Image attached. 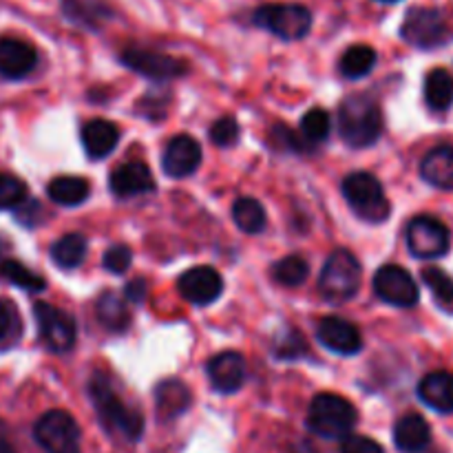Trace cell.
Segmentation results:
<instances>
[{
    "label": "cell",
    "instance_id": "obj_1",
    "mask_svg": "<svg viewBox=\"0 0 453 453\" xmlns=\"http://www.w3.org/2000/svg\"><path fill=\"white\" fill-rule=\"evenodd\" d=\"M88 396L93 407L100 416L102 425L109 432L119 434L128 442H137L144 434V416L135 407L128 405L122 396L113 389L111 380L104 374H93L88 380Z\"/></svg>",
    "mask_w": 453,
    "mask_h": 453
},
{
    "label": "cell",
    "instance_id": "obj_2",
    "mask_svg": "<svg viewBox=\"0 0 453 453\" xmlns=\"http://www.w3.org/2000/svg\"><path fill=\"white\" fill-rule=\"evenodd\" d=\"M336 128L343 142L352 149H367L376 144L383 133V111L374 97L365 93L348 96L336 113Z\"/></svg>",
    "mask_w": 453,
    "mask_h": 453
},
{
    "label": "cell",
    "instance_id": "obj_3",
    "mask_svg": "<svg viewBox=\"0 0 453 453\" xmlns=\"http://www.w3.org/2000/svg\"><path fill=\"white\" fill-rule=\"evenodd\" d=\"M343 197L358 219L367 224H383L392 215V203L385 195L379 177L367 171L349 173L343 180Z\"/></svg>",
    "mask_w": 453,
    "mask_h": 453
},
{
    "label": "cell",
    "instance_id": "obj_4",
    "mask_svg": "<svg viewBox=\"0 0 453 453\" xmlns=\"http://www.w3.org/2000/svg\"><path fill=\"white\" fill-rule=\"evenodd\" d=\"M358 411L348 398L339 394H319L312 398L308 410V427L317 436L327 441H339L352 434L357 427Z\"/></svg>",
    "mask_w": 453,
    "mask_h": 453
},
{
    "label": "cell",
    "instance_id": "obj_5",
    "mask_svg": "<svg viewBox=\"0 0 453 453\" xmlns=\"http://www.w3.org/2000/svg\"><path fill=\"white\" fill-rule=\"evenodd\" d=\"M401 35L407 44L423 51H434L453 40V25L442 9L411 7L401 25Z\"/></svg>",
    "mask_w": 453,
    "mask_h": 453
},
{
    "label": "cell",
    "instance_id": "obj_6",
    "mask_svg": "<svg viewBox=\"0 0 453 453\" xmlns=\"http://www.w3.org/2000/svg\"><path fill=\"white\" fill-rule=\"evenodd\" d=\"M312 12L301 3H268L252 13V22L259 29L288 42L305 38L312 29Z\"/></svg>",
    "mask_w": 453,
    "mask_h": 453
},
{
    "label": "cell",
    "instance_id": "obj_7",
    "mask_svg": "<svg viewBox=\"0 0 453 453\" xmlns=\"http://www.w3.org/2000/svg\"><path fill=\"white\" fill-rule=\"evenodd\" d=\"M361 279L363 270L357 257L349 250L339 248L327 257L326 265H323L321 277H319V290L327 301L341 303V301H349L357 296Z\"/></svg>",
    "mask_w": 453,
    "mask_h": 453
},
{
    "label": "cell",
    "instance_id": "obj_8",
    "mask_svg": "<svg viewBox=\"0 0 453 453\" xmlns=\"http://www.w3.org/2000/svg\"><path fill=\"white\" fill-rule=\"evenodd\" d=\"M34 438L44 453H80L82 434L73 416L62 410H51L38 418Z\"/></svg>",
    "mask_w": 453,
    "mask_h": 453
},
{
    "label": "cell",
    "instance_id": "obj_9",
    "mask_svg": "<svg viewBox=\"0 0 453 453\" xmlns=\"http://www.w3.org/2000/svg\"><path fill=\"white\" fill-rule=\"evenodd\" d=\"M407 248L416 259H441L449 252L451 233L441 219L432 215H418L407 224Z\"/></svg>",
    "mask_w": 453,
    "mask_h": 453
},
{
    "label": "cell",
    "instance_id": "obj_10",
    "mask_svg": "<svg viewBox=\"0 0 453 453\" xmlns=\"http://www.w3.org/2000/svg\"><path fill=\"white\" fill-rule=\"evenodd\" d=\"M119 58L128 69L153 80V82H168V80H177L188 73V65L184 60L157 51V49L131 44V47L124 49Z\"/></svg>",
    "mask_w": 453,
    "mask_h": 453
},
{
    "label": "cell",
    "instance_id": "obj_11",
    "mask_svg": "<svg viewBox=\"0 0 453 453\" xmlns=\"http://www.w3.org/2000/svg\"><path fill=\"white\" fill-rule=\"evenodd\" d=\"M34 317L40 341H42L49 352L62 354L73 348L78 327H75L73 317L69 312L51 303H44V301H38L34 305Z\"/></svg>",
    "mask_w": 453,
    "mask_h": 453
},
{
    "label": "cell",
    "instance_id": "obj_12",
    "mask_svg": "<svg viewBox=\"0 0 453 453\" xmlns=\"http://www.w3.org/2000/svg\"><path fill=\"white\" fill-rule=\"evenodd\" d=\"M374 292L380 301L394 308H414L420 292L411 274L396 264H388L374 274Z\"/></svg>",
    "mask_w": 453,
    "mask_h": 453
},
{
    "label": "cell",
    "instance_id": "obj_13",
    "mask_svg": "<svg viewBox=\"0 0 453 453\" xmlns=\"http://www.w3.org/2000/svg\"><path fill=\"white\" fill-rule=\"evenodd\" d=\"M177 292L193 305H211L224 292V279L211 265H197L177 279Z\"/></svg>",
    "mask_w": 453,
    "mask_h": 453
},
{
    "label": "cell",
    "instance_id": "obj_14",
    "mask_svg": "<svg viewBox=\"0 0 453 453\" xmlns=\"http://www.w3.org/2000/svg\"><path fill=\"white\" fill-rule=\"evenodd\" d=\"M206 374L212 389L219 394H234L246 383V358L239 352H221L215 354L206 363Z\"/></svg>",
    "mask_w": 453,
    "mask_h": 453
},
{
    "label": "cell",
    "instance_id": "obj_15",
    "mask_svg": "<svg viewBox=\"0 0 453 453\" xmlns=\"http://www.w3.org/2000/svg\"><path fill=\"white\" fill-rule=\"evenodd\" d=\"M199 164H202V146L195 137L181 133L168 142L162 157V168L168 177H175V180L190 177L197 171Z\"/></svg>",
    "mask_w": 453,
    "mask_h": 453
},
{
    "label": "cell",
    "instance_id": "obj_16",
    "mask_svg": "<svg viewBox=\"0 0 453 453\" xmlns=\"http://www.w3.org/2000/svg\"><path fill=\"white\" fill-rule=\"evenodd\" d=\"M317 339L321 341L323 348L334 354L352 357L363 348V336L354 323L345 321L341 317H326L317 326Z\"/></svg>",
    "mask_w": 453,
    "mask_h": 453
},
{
    "label": "cell",
    "instance_id": "obj_17",
    "mask_svg": "<svg viewBox=\"0 0 453 453\" xmlns=\"http://www.w3.org/2000/svg\"><path fill=\"white\" fill-rule=\"evenodd\" d=\"M38 65V51L20 38H0V75L22 80Z\"/></svg>",
    "mask_w": 453,
    "mask_h": 453
},
{
    "label": "cell",
    "instance_id": "obj_18",
    "mask_svg": "<svg viewBox=\"0 0 453 453\" xmlns=\"http://www.w3.org/2000/svg\"><path fill=\"white\" fill-rule=\"evenodd\" d=\"M111 190L115 197H137V195L153 193L155 180L150 168L144 162H127L111 173Z\"/></svg>",
    "mask_w": 453,
    "mask_h": 453
},
{
    "label": "cell",
    "instance_id": "obj_19",
    "mask_svg": "<svg viewBox=\"0 0 453 453\" xmlns=\"http://www.w3.org/2000/svg\"><path fill=\"white\" fill-rule=\"evenodd\" d=\"M420 177L434 188L453 193V146L442 144L429 150L420 162Z\"/></svg>",
    "mask_w": 453,
    "mask_h": 453
},
{
    "label": "cell",
    "instance_id": "obj_20",
    "mask_svg": "<svg viewBox=\"0 0 453 453\" xmlns=\"http://www.w3.org/2000/svg\"><path fill=\"white\" fill-rule=\"evenodd\" d=\"M418 398L438 414H453V374L432 372L418 383Z\"/></svg>",
    "mask_w": 453,
    "mask_h": 453
},
{
    "label": "cell",
    "instance_id": "obj_21",
    "mask_svg": "<svg viewBox=\"0 0 453 453\" xmlns=\"http://www.w3.org/2000/svg\"><path fill=\"white\" fill-rule=\"evenodd\" d=\"M82 146L91 159H104L115 150L119 142V128L109 119L96 118L82 127Z\"/></svg>",
    "mask_w": 453,
    "mask_h": 453
},
{
    "label": "cell",
    "instance_id": "obj_22",
    "mask_svg": "<svg viewBox=\"0 0 453 453\" xmlns=\"http://www.w3.org/2000/svg\"><path fill=\"white\" fill-rule=\"evenodd\" d=\"M193 403L190 389L184 380L166 379L155 388V410L162 420H173L184 414Z\"/></svg>",
    "mask_w": 453,
    "mask_h": 453
},
{
    "label": "cell",
    "instance_id": "obj_23",
    "mask_svg": "<svg viewBox=\"0 0 453 453\" xmlns=\"http://www.w3.org/2000/svg\"><path fill=\"white\" fill-rule=\"evenodd\" d=\"M62 13L69 22L82 29L97 31L113 18V12L102 0H62Z\"/></svg>",
    "mask_w": 453,
    "mask_h": 453
},
{
    "label": "cell",
    "instance_id": "obj_24",
    "mask_svg": "<svg viewBox=\"0 0 453 453\" xmlns=\"http://www.w3.org/2000/svg\"><path fill=\"white\" fill-rule=\"evenodd\" d=\"M394 442L405 453H420L432 442V427L420 414H407L394 427Z\"/></svg>",
    "mask_w": 453,
    "mask_h": 453
},
{
    "label": "cell",
    "instance_id": "obj_25",
    "mask_svg": "<svg viewBox=\"0 0 453 453\" xmlns=\"http://www.w3.org/2000/svg\"><path fill=\"white\" fill-rule=\"evenodd\" d=\"M128 301L124 295H118L113 290H106L100 295L96 303L97 321L111 332H124L131 326V312H128Z\"/></svg>",
    "mask_w": 453,
    "mask_h": 453
},
{
    "label": "cell",
    "instance_id": "obj_26",
    "mask_svg": "<svg viewBox=\"0 0 453 453\" xmlns=\"http://www.w3.org/2000/svg\"><path fill=\"white\" fill-rule=\"evenodd\" d=\"M47 195L58 206L73 208L87 202L88 195H91V186H88V181L84 177L60 175L49 181Z\"/></svg>",
    "mask_w": 453,
    "mask_h": 453
},
{
    "label": "cell",
    "instance_id": "obj_27",
    "mask_svg": "<svg viewBox=\"0 0 453 453\" xmlns=\"http://www.w3.org/2000/svg\"><path fill=\"white\" fill-rule=\"evenodd\" d=\"M425 102L432 111H449L453 106V75L447 69H432L425 78Z\"/></svg>",
    "mask_w": 453,
    "mask_h": 453
},
{
    "label": "cell",
    "instance_id": "obj_28",
    "mask_svg": "<svg viewBox=\"0 0 453 453\" xmlns=\"http://www.w3.org/2000/svg\"><path fill=\"white\" fill-rule=\"evenodd\" d=\"M87 239L80 233H69L62 234L56 243L51 246V259L58 268L62 270H75L82 265V261L87 259Z\"/></svg>",
    "mask_w": 453,
    "mask_h": 453
},
{
    "label": "cell",
    "instance_id": "obj_29",
    "mask_svg": "<svg viewBox=\"0 0 453 453\" xmlns=\"http://www.w3.org/2000/svg\"><path fill=\"white\" fill-rule=\"evenodd\" d=\"M376 49L370 44H352L343 51L339 60V69L345 78L358 80L372 73L376 65Z\"/></svg>",
    "mask_w": 453,
    "mask_h": 453
},
{
    "label": "cell",
    "instance_id": "obj_30",
    "mask_svg": "<svg viewBox=\"0 0 453 453\" xmlns=\"http://www.w3.org/2000/svg\"><path fill=\"white\" fill-rule=\"evenodd\" d=\"M233 219L239 230L246 234H257L265 230V208L255 197H242L233 203Z\"/></svg>",
    "mask_w": 453,
    "mask_h": 453
},
{
    "label": "cell",
    "instance_id": "obj_31",
    "mask_svg": "<svg viewBox=\"0 0 453 453\" xmlns=\"http://www.w3.org/2000/svg\"><path fill=\"white\" fill-rule=\"evenodd\" d=\"M0 277L4 281H9L12 286L20 288V290L27 292H42L47 288V281H44L42 274L34 273V270L27 268L25 264L16 259H3L0 261Z\"/></svg>",
    "mask_w": 453,
    "mask_h": 453
},
{
    "label": "cell",
    "instance_id": "obj_32",
    "mask_svg": "<svg viewBox=\"0 0 453 453\" xmlns=\"http://www.w3.org/2000/svg\"><path fill=\"white\" fill-rule=\"evenodd\" d=\"M273 277L274 281L281 283L286 288H296L303 286L305 279L310 277V265L303 257L290 255L279 259L277 264L273 265Z\"/></svg>",
    "mask_w": 453,
    "mask_h": 453
},
{
    "label": "cell",
    "instance_id": "obj_33",
    "mask_svg": "<svg viewBox=\"0 0 453 453\" xmlns=\"http://www.w3.org/2000/svg\"><path fill=\"white\" fill-rule=\"evenodd\" d=\"M330 131H332V119L326 109H310L308 113L301 118V135H303L305 142H310V144L326 142L327 135H330Z\"/></svg>",
    "mask_w": 453,
    "mask_h": 453
},
{
    "label": "cell",
    "instance_id": "obj_34",
    "mask_svg": "<svg viewBox=\"0 0 453 453\" xmlns=\"http://www.w3.org/2000/svg\"><path fill=\"white\" fill-rule=\"evenodd\" d=\"M27 199V184L12 173H0V211H16Z\"/></svg>",
    "mask_w": 453,
    "mask_h": 453
},
{
    "label": "cell",
    "instance_id": "obj_35",
    "mask_svg": "<svg viewBox=\"0 0 453 453\" xmlns=\"http://www.w3.org/2000/svg\"><path fill=\"white\" fill-rule=\"evenodd\" d=\"M423 283L434 292L441 303H453V279L445 270L441 268H425L423 270Z\"/></svg>",
    "mask_w": 453,
    "mask_h": 453
},
{
    "label": "cell",
    "instance_id": "obj_36",
    "mask_svg": "<svg viewBox=\"0 0 453 453\" xmlns=\"http://www.w3.org/2000/svg\"><path fill=\"white\" fill-rule=\"evenodd\" d=\"M239 133H242V128H239V122L234 118H230V115H226V118H219L215 124L211 127V140L215 142L217 146H234L239 142Z\"/></svg>",
    "mask_w": 453,
    "mask_h": 453
},
{
    "label": "cell",
    "instance_id": "obj_37",
    "mask_svg": "<svg viewBox=\"0 0 453 453\" xmlns=\"http://www.w3.org/2000/svg\"><path fill=\"white\" fill-rule=\"evenodd\" d=\"M131 261H133V252L131 248L124 246V243H115V246H111L109 250L104 252V257H102V265L113 274L127 273V270L131 268Z\"/></svg>",
    "mask_w": 453,
    "mask_h": 453
},
{
    "label": "cell",
    "instance_id": "obj_38",
    "mask_svg": "<svg viewBox=\"0 0 453 453\" xmlns=\"http://www.w3.org/2000/svg\"><path fill=\"white\" fill-rule=\"evenodd\" d=\"M270 137H273V142H277L279 149L283 150H299V153H303V150H308L310 144V142H305V137H299V133H295L290 127H286V124H277V127L273 128V133H270Z\"/></svg>",
    "mask_w": 453,
    "mask_h": 453
},
{
    "label": "cell",
    "instance_id": "obj_39",
    "mask_svg": "<svg viewBox=\"0 0 453 453\" xmlns=\"http://www.w3.org/2000/svg\"><path fill=\"white\" fill-rule=\"evenodd\" d=\"M279 358H299L305 352V341L299 332L290 330L286 334H279L277 348H274Z\"/></svg>",
    "mask_w": 453,
    "mask_h": 453
},
{
    "label": "cell",
    "instance_id": "obj_40",
    "mask_svg": "<svg viewBox=\"0 0 453 453\" xmlns=\"http://www.w3.org/2000/svg\"><path fill=\"white\" fill-rule=\"evenodd\" d=\"M341 453H385L383 447L367 436H345L341 442Z\"/></svg>",
    "mask_w": 453,
    "mask_h": 453
},
{
    "label": "cell",
    "instance_id": "obj_41",
    "mask_svg": "<svg viewBox=\"0 0 453 453\" xmlns=\"http://www.w3.org/2000/svg\"><path fill=\"white\" fill-rule=\"evenodd\" d=\"M16 219L20 221L22 226H27V228H34V226H38L40 221H42V206H40L35 199H29V202L25 199V202L16 208Z\"/></svg>",
    "mask_w": 453,
    "mask_h": 453
},
{
    "label": "cell",
    "instance_id": "obj_42",
    "mask_svg": "<svg viewBox=\"0 0 453 453\" xmlns=\"http://www.w3.org/2000/svg\"><path fill=\"white\" fill-rule=\"evenodd\" d=\"M16 326H18L16 310H13L12 303L0 299V343L9 341V336L16 332Z\"/></svg>",
    "mask_w": 453,
    "mask_h": 453
},
{
    "label": "cell",
    "instance_id": "obj_43",
    "mask_svg": "<svg viewBox=\"0 0 453 453\" xmlns=\"http://www.w3.org/2000/svg\"><path fill=\"white\" fill-rule=\"evenodd\" d=\"M124 296H127V301H131V303H142L146 296L144 279H135V281L127 283V288H124Z\"/></svg>",
    "mask_w": 453,
    "mask_h": 453
},
{
    "label": "cell",
    "instance_id": "obj_44",
    "mask_svg": "<svg viewBox=\"0 0 453 453\" xmlns=\"http://www.w3.org/2000/svg\"><path fill=\"white\" fill-rule=\"evenodd\" d=\"M0 453H16V451H13V447L9 445L7 427H4L3 423H0Z\"/></svg>",
    "mask_w": 453,
    "mask_h": 453
},
{
    "label": "cell",
    "instance_id": "obj_45",
    "mask_svg": "<svg viewBox=\"0 0 453 453\" xmlns=\"http://www.w3.org/2000/svg\"><path fill=\"white\" fill-rule=\"evenodd\" d=\"M292 453H317L310 442H299V445L292 447Z\"/></svg>",
    "mask_w": 453,
    "mask_h": 453
},
{
    "label": "cell",
    "instance_id": "obj_46",
    "mask_svg": "<svg viewBox=\"0 0 453 453\" xmlns=\"http://www.w3.org/2000/svg\"><path fill=\"white\" fill-rule=\"evenodd\" d=\"M7 248H9V242H7V239L0 237V259H3V255L7 252Z\"/></svg>",
    "mask_w": 453,
    "mask_h": 453
},
{
    "label": "cell",
    "instance_id": "obj_47",
    "mask_svg": "<svg viewBox=\"0 0 453 453\" xmlns=\"http://www.w3.org/2000/svg\"><path fill=\"white\" fill-rule=\"evenodd\" d=\"M379 3H385V4H394V3H401V0H379Z\"/></svg>",
    "mask_w": 453,
    "mask_h": 453
}]
</instances>
